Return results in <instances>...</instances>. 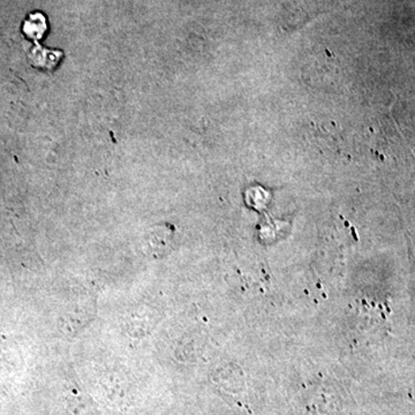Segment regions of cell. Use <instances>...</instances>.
<instances>
[{"instance_id":"1","label":"cell","mask_w":415,"mask_h":415,"mask_svg":"<svg viewBox=\"0 0 415 415\" xmlns=\"http://www.w3.org/2000/svg\"><path fill=\"white\" fill-rule=\"evenodd\" d=\"M45 29V20L42 14H35L29 17V20L24 23V28H23L24 33L31 38H38L42 36Z\"/></svg>"}]
</instances>
